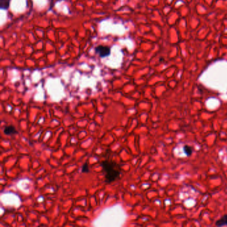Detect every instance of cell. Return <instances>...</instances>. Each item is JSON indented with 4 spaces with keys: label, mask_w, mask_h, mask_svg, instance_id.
<instances>
[{
    "label": "cell",
    "mask_w": 227,
    "mask_h": 227,
    "mask_svg": "<svg viewBox=\"0 0 227 227\" xmlns=\"http://www.w3.org/2000/svg\"><path fill=\"white\" fill-rule=\"evenodd\" d=\"M3 133H4L5 135L10 136V135H13L17 134V133H18V131H17L15 127H13L12 125H9V126H6L4 128V129H3Z\"/></svg>",
    "instance_id": "3957f363"
},
{
    "label": "cell",
    "mask_w": 227,
    "mask_h": 227,
    "mask_svg": "<svg viewBox=\"0 0 227 227\" xmlns=\"http://www.w3.org/2000/svg\"><path fill=\"white\" fill-rule=\"evenodd\" d=\"M184 151L185 154L187 156H190L192 155V153L193 152V149L191 147V146H188V145H185L184 146Z\"/></svg>",
    "instance_id": "8992f818"
},
{
    "label": "cell",
    "mask_w": 227,
    "mask_h": 227,
    "mask_svg": "<svg viewBox=\"0 0 227 227\" xmlns=\"http://www.w3.org/2000/svg\"><path fill=\"white\" fill-rule=\"evenodd\" d=\"M216 226H227V215H223L221 219L216 221Z\"/></svg>",
    "instance_id": "277c9868"
},
{
    "label": "cell",
    "mask_w": 227,
    "mask_h": 227,
    "mask_svg": "<svg viewBox=\"0 0 227 227\" xmlns=\"http://www.w3.org/2000/svg\"><path fill=\"white\" fill-rule=\"evenodd\" d=\"M10 0H0V7L2 9L7 10L9 7Z\"/></svg>",
    "instance_id": "5b68a950"
},
{
    "label": "cell",
    "mask_w": 227,
    "mask_h": 227,
    "mask_svg": "<svg viewBox=\"0 0 227 227\" xmlns=\"http://www.w3.org/2000/svg\"><path fill=\"white\" fill-rule=\"evenodd\" d=\"M90 171L89 170V166L87 163H85L81 167V172L83 173H88Z\"/></svg>",
    "instance_id": "52a82bcc"
},
{
    "label": "cell",
    "mask_w": 227,
    "mask_h": 227,
    "mask_svg": "<svg viewBox=\"0 0 227 227\" xmlns=\"http://www.w3.org/2000/svg\"><path fill=\"white\" fill-rule=\"evenodd\" d=\"M101 165L107 183L109 184L113 183L121 177L122 169L118 163L113 161L105 160L101 162Z\"/></svg>",
    "instance_id": "6da1fadb"
},
{
    "label": "cell",
    "mask_w": 227,
    "mask_h": 227,
    "mask_svg": "<svg viewBox=\"0 0 227 227\" xmlns=\"http://www.w3.org/2000/svg\"><path fill=\"white\" fill-rule=\"evenodd\" d=\"M95 52L101 58H105L111 54V49L107 45H98L95 49Z\"/></svg>",
    "instance_id": "7a4b0ae2"
}]
</instances>
